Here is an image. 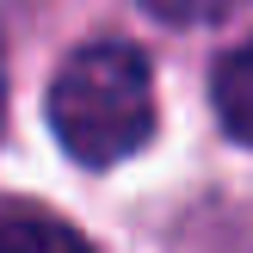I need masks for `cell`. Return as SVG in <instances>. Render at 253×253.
I'll return each instance as SVG.
<instances>
[{"mask_svg": "<svg viewBox=\"0 0 253 253\" xmlns=\"http://www.w3.org/2000/svg\"><path fill=\"white\" fill-rule=\"evenodd\" d=\"M49 130L81 167H118L155 136V74L136 43H86L49 81Z\"/></svg>", "mask_w": 253, "mask_h": 253, "instance_id": "cell-1", "label": "cell"}, {"mask_svg": "<svg viewBox=\"0 0 253 253\" xmlns=\"http://www.w3.org/2000/svg\"><path fill=\"white\" fill-rule=\"evenodd\" d=\"M0 253H93V241L49 210H0Z\"/></svg>", "mask_w": 253, "mask_h": 253, "instance_id": "cell-3", "label": "cell"}, {"mask_svg": "<svg viewBox=\"0 0 253 253\" xmlns=\"http://www.w3.org/2000/svg\"><path fill=\"white\" fill-rule=\"evenodd\" d=\"M210 99H216V118L235 142H253V37L235 43L229 56L216 62V81H210Z\"/></svg>", "mask_w": 253, "mask_h": 253, "instance_id": "cell-2", "label": "cell"}, {"mask_svg": "<svg viewBox=\"0 0 253 253\" xmlns=\"http://www.w3.org/2000/svg\"><path fill=\"white\" fill-rule=\"evenodd\" d=\"M0 124H6V62H0Z\"/></svg>", "mask_w": 253, "mask_h": 253, "instance_id": "cell-4", "label": "cell"}]
</instances>
